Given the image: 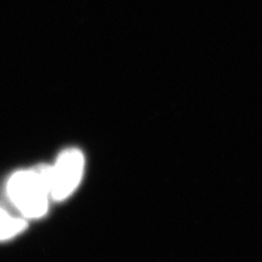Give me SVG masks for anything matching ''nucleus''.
Returning a JSON list of instances; mask_svg holds the SVG:
<instances>
[{
    "label": "nucleus",
    "instance_id": "f257e3e1",
    "mask_svg": "<svg viewBox=\"0 0 262 262\" xmlns=\"http://www.w3.org/2000/svg\"><path fill=\"white\" fill-rule=\"evenodd\" d=\"M7 194L24 219H40L48 211L52 189V165L40 164L13 173L7 183Z\"/></svg>",
    "mask_w": 262,
    "mask_h": 262
},
{
    "label": "nucleus",
    "instance_id": "f03ea898",
    "mask_svg": "<svg viewBox=\"0 0 262 262\" xmlns=\"http://www.w3.org/2000/svg\"><path fill=\"white\" fill-rule=\"evenodd\" d=\"M84 171V157L78 149L62 151L52 165L51 198L60 202L70 196L79 186Z\"/></svg>",
    "mask_w": 262,
    "mask_h": 262
},
{
    "label": "nucleus",
    "instance_id": "7ed1b4c3",
    "mask_svg": "<svg viewBox=\"0 0 262 262\" xmlns=\"http://www.w3.org/2000/svg\"><path fill=\"white\" fill-rule=\"evenodd\" d=\"M28 228V222L24 219L12 216L0 207V242L9 241L20 235Z\"/></svg>",
    "mask_w": 262,
    "mask_h": 262
}]
</instances>
